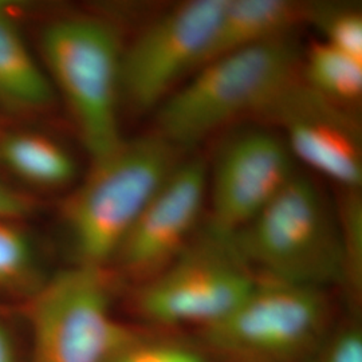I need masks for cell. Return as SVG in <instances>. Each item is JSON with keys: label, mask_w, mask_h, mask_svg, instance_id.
I'll use <instances>...</instances> for the list:
<instances>
[{"label": "cell", "mask_w": 362, "mask_h": 362, "mask_svg": "<svg viewBox=\"0 0 362 362\" xmlns=\"http://www.w3.org/2000/svg\"><path fill=\"white\" fill-rule=\"evenodd\" d=\"M300 77L290 37L212 59L157 107L156 134L176 149L242 118H258Z\"/></svg>", "instance_id": "1"}, {"label": "cell", "mask_w": 362, "mask_h": 362, "mask_svg": "<svg viewBox=\"0 0 362 362\" xmlns=\"http://www.w3.org/2000/svg\"><path fill=\"white\" fill-rule=\"evenodd\" d=\"M177 151L155 133L122 139L91 160L89 175L62 207L78 264L105 269L115 260L144 207L177 165Z\"/></svg>", "instance_id": "2"}, {"label": "cell", "mask_w": 362, "mask_h": 362, "mask_svg": "<svg viewBox=\"0 0 362 362\" xmlns=\"http://www.w3.org/2000/svg\"><path fill=\"white\" fill-rule=\"evenodd\" d=\"M230 239L247 264L264 276L318 288L342 285L339 223L320 189L302 175Z\"/></svg>", "instance_id": "3"}, {"label": "cell", "mask_w": 362, "mask_h": 362, "mask_svg": "<svg viewBox=\"0 0 362 362\" xmlns=\"http://www.w3.org/2000/svg\"><path fill=\"white\" fill-rule=\"evenodd\" d=\"M324 288L260 275L221 321L199 330V344L218 361L305 362L330 334Z\"/></svg>", "instance_id": "4"}, {"label": "cell", "mask_w": 362, "mask_h": 362, "mask_svg": "<svg viewBox=\"0 0 362 362\" xmlns=\"http://www.w3.org/2000/svg\"><path fill=\"white\" fill-rule=\"evenodd\" d=\"M122 52L115 27L90 16L55 21L42 35L47 77L62 93L91 160L122 141L118 124Z\"/></svg>", "instance_id": "5"}, {"label": "cell", "mask_w": 362, "mask_h": 362, "mask_svg": "<svg viewBox=\"0 0 362 362\" xmlns=\"http://www.w3.org/2000/svg\"><path fill=\"white\" fill-rule=\"evenodd\" d=\"M28 362H109L132 337L112 311L105 269L77 264L33 291Z\"/></svg>", "instance_id": "6"}, {"label": "cell", "mask_w": 362, "mask_h": 362, "mask_svg": "<svg viewBox=\"0 0 362 362\" xmlns=\"http://www.w3.org/2000/svg\"><path fill=\"white\" fill-rule=\"evenodd\" d=\"M257 278L231 239L208 228L203 239L191 240L164 270L140 282L133 310L160 327L203 330L227 317L248 296Z\"/></svg>", "instance_id": "7"}, {"label": "cell", "mask_w": 362, "mask_h": 362, "mask_svg": "<svg viewBox=\"0 0 362 362\" xmlns=\"http://www.w3.org/2000/svg\"><path fill=\"white\" fill-rule=\"evenodd\" d=\"M226 1H182L144 27L122 52L121 94L130 106L157 109L200 67Z\"/></svg>", "instance_id": "8"}, {"label": "cell", "mask_w": 362, "mask_h": 362, "mask_svg": "<svg viewBox=\"0 0 362 362\" xmlns=\"http://www.w3.org/2000/svg\"><path fill=\"white\" fill-rule=\"evenodd\" d=\"M297 175L285 140L263 129L231 137L216 156L208 228L231 238L242 230Z\"/></svg>", "instance_id": "9"}, {"label": "cell", "mask_w": 362, "mask_h": 362, "mask_svg": "<svg viewBox=\"0 0 362 362\" xmlns=\"http://www.w3.org/2000/svg\"><path fill=\"white\" fill-rule=\"evenodd\" d=\"M285 130L293 157L345 191L362 182L361 132L345 106L327 100L298 78L260 118Z\"/></svg>", "instance_id": "10"}, {"label": "cell", "mask_w": 362, "mask_h": 362, "mask_svg": "<svg viewBox=\"0 0 362 362\" xmlns=\"http://www.w3.org/2000/svg\"><path fill=\"white\" fill-rule=\"evenodd\" d=\"M207 188V169L202 161H179L119 247L115 262L121 270L144 282L177 258L192 240Z\"/></svg>", "instance_id": "11"}, {"label": "cell", "mask_w": 362, "mask_h": 362, "mask_svg": "<svg viewBox=\"0 0 362 362\" xmlns=\"http://www.w3.org/2000/svg\"><path fill=\"white\" fill-rule=\"evenodd\" d=\"M308 6L287 0H227L202 65L231 52L290 37Z\"/></svg>", "instance_id": "12"}, {"label": "cell", "mask_w": 362, "mask_h": 362, "mask_svg": "<svg viewBox=\"0 0 362 362\" xmlns=\"http://www.w3.org/2000/svg\"><path fill=\"white\" fill-rule=\"evenodd\" d=\"M0 100L38 110L52 103V85L28 50L19 27L0 3Z\"/></svg>", "instance_id": "13"}, {"label": "cell", "mask_w": 362, "mask_h": 362, "mask_svg": "<svg viewBox=\"0 0 362 362\" xmlns=\"http://www.w3.org/2000/svg\"><path fill=\"white\" fill-rule=\"evenodd\" d=\"M1 163L23 180L42 187H62L74 179L71 156L38 133H10L0 140Z\"/></svg>", "instance_id": "14"}, {"label": "cell", "mask_w": 362, "mask_h": 362, "mask_svg": "<svg viewBox=\"0 0 362 362\" xmlns=\"http://www.w3.org/2000/svg\"><path fill=\"white\" fill-rule=\"evenodd\" d=\"M302 79L336 104L357 103L362 95V59L339 52L322 40L311 43L300 66Z\"/></svg>", "instance_id": "15"}, {"label": "cell", "mask_w": 362, "mask_h": 362, "mask_svg": "<svg viewBox=\"0 0 362 362\" xmlns=\"http://www.w3.org/2000/svg\"><path fill=\"white\" fill-rule=\"evenodd\" d=\"M345 199L338 216L342 254L344 279L354 306H360L362 290V207L360 189L345 191Z\"/></svg>", "instance_id": "16"}, {"label": "cell", "mask_w": 362, "mask_h": 362, "mask_svg": "<svg viewBox=\"0 0 362 362\" xmlns=\"http://www.w3.org/2000/svg\"><path fill=\"white\" fill-rule=\"evenodd\" d=\"M37 282V262L26 233L13 221H0V288L19 290Z\"/></svg>", "instance_id": "17"}, {"label": "cell", "mask_w": 362, "mask_h": 362, "mask_svg": "<svg viewBox=\"0 0 362 362\" xmlns=\"http://www.w3.org/2000/svg\"><path fill=\"white\" fill-rule=\"evenodd\" d=\"M200 344L168 338H146L136 333L109 362H214Z\"/></svg>", "instance_id": "18"}, {"label": "cell", "mask_w": 362, "mask_h": 362, "mask_svg": "<svg viewBox=\"0 0 362 362\" xmlns=\"http://www.w3.org/2000/svg\"><path fill=\"white\" fill-rule=\"evenodd\" d=\"M306 19L320 27L325 43L362 59V16L350 8L308 6Z\"/></svg>", "instance_id": "19"}, {"label": "cell", "mask_w": 362, "mask_h": 362, "mask_svg": "<svg viewBox=\"0 0 362 362\" xmlns=\"http://www.w3.org/2000/svg\"><path fill=\"white\" fill-rule=\"evenodd\" d=\"M314 358L318 362H362L361 327L353 322L330 332Z\"/></svg>", "instance_id": "20"}, {"label": "cell", "mask_w": 362, "mask_h": 362, "mask_svg": "<svg viewBox=\"0 0 362 362\" xmlns=\"http://www.w3.org/2000/svg\"><path fill=\"white\" fill-rule=\"evenodd\" d=\"M35 202L0 181V221H18L35 212Z\"/></svg>", "instance_id": "21"}, {"label": "cell", "mask_w": 362, "mask_h": 362, "mask_svg": "<svg viewBox=\"0 0 362 362\" xmlns=\"http://www.w3.org/2000/svg\"><path fill=\"white\" fill-rule=\"evenodd\" d=\"M0 362H19L11 334L3 324H0Z\"/></svg>", "instance_id": "22"}]
</instances>
